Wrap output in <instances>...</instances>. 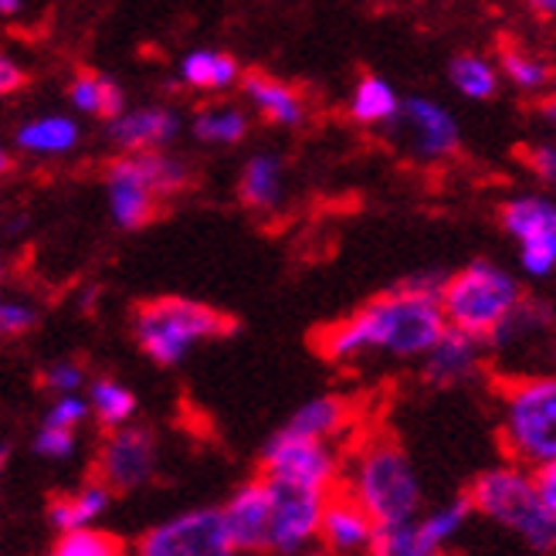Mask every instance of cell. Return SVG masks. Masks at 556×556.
I'll list each match as a JSON object with an SVG mask.
<instances>
[{"label": "cell", "mask_w": 556, "mask_h": 556, "mask_svg": "<svg viewBox=\"0 0 556 556\" xmlns=\"http://www.w3.org/2000/svg\"><path fill=\"white\" fill-rule=\"evenodd\" d=\"M441 556H448V553H441Z\"/></svg>", "instance_id": "obj_48"}, {"label": "cell", "mask_w": 556, "mask_h": 556, "mask_svg": "<svg viewBox=\"0 0 556 556\" xmlns=\"http://www.w3.org/2000/svg\"><path fill=\"white\" fill-rule=\"evenodd\" d=\"M14 143L24 153L35 156H65L81 143V129L72 116L65 113H48V116H35L17 126Z\"/></svg>", "instance_id": "obj_22"}, {"label": "cell", "mask_w": 556, "mask_h": 556, "mask_svg": "<svg viewBox=\"0 0 556 556\" xmlns=\"http://www.w3.org/2000/svg\"><path fill=\"white\" fill-rule=\"evenodd\" d=\"M24 86V72L14 59L0 54V96H14Z\"/></svg>", "instance_id": "obj_39"}, {"label": "cell", "mask_w": 556, "mask_h": 556, "mask_svg": "<svg viewBox=\"0 0 556 556\" xmlns=\"http://www.w3.org/2000/svg\"><path fill=\"white\" fill-rule=\"evenodd\" d=\"M271 489V526H268V553L271 556H302L319 543V522L329 492L302 489L289 482L268 479Z\"/></svg>", "instance_id": "obj_10"}, {"label": "cell", "mask_w": 556, "mask_h": 556, "mask_svg": "<svg viewBox=\"0 0 556 556\" xmlns=\"http://www.w3.org/2000/svg\"><path fill=\"white\" fill-rule=\"evenodd\" d=\"M105 198H109V214H113L116 228L139 231L150 225L156 214V204H160V193L147 174L143 156L123 153L113 166H109Z\"/></svg>", "instance_id": "obj_13"}, {"label": "cell", "mask_w": 556, "mask_h": 556, "mask_svg": "<svg viewBox=\"0 0 556 556\" xmlns=\"http://www.w3.org/2000/svg\"><path fill=\"white\" fill-rule=\"evenodd\" d=\"M0 278H4V265H0Z\"/></svg>", "instance_id": "obj_47"}, {"label": "cell", "mask_w": 556, "mask_h": 556, "mask_svg": "<svg viewBox=\"0 0 556 556\" xmlns=\"http://www.w3.org/2000/svg\"><path fill=\"white\" fill-rule=\"evenodd\" d=\"M190 129L207 147H235L252 129V119L238 105H207L204 113L193 116Z\"/></svg>", "instance_id": "obj_29"}, {"label": "cell", "mask_w": 556, "mask_h": 556, "mask_svg": "<svg viewBox=\"0 0 556 556\" xmlns=\"http://www.w3.org/2000/svg\"><path fill=\"white\" fill-rule=\"evenodd\" d=\"M89 414H92V410H89V401H81L78 394H65V397H54V401H51V407L45 410V421H41V425L75 431L81 421H86Z\"/></svg>", "instance_id": "obj_36"}, {"label": "cell", "mask_w": 556, "mask_h": 556, "mask_svg": "<svg viewBox=\"0 0 556 556\" xmlns=\"http://www.w3.org/2000/svg\"><path fill=\"white\" fill-rule=\"evenodd\" d=\"M401 92L394 89V81L391 78H383V75H359L356 78V86L350 92V102H346V116L356 123V126H391L394 116H397V109H401Z\"/></svg>", "instance_id": "obj_21"}, {"label": "cell", "mask_w": 556, "mask_h": 556, "mask_svg": "<svg viewBox=\"0 0 556 556\" xmlns=\"http://www.w3.org/2000/svg\"><path fill=\"white\" fill-rule=\"evenodd\" d=\"M448 271H417L401 286L374 295L356 313L316 332V350L337 367H359L374 359L414 364L448 329L441 313V286Z\"/></svg>", "instance_id": "obj_1"}, {"label": "cell", "mask_w": 556, "mask_h": 556, "mask_svg": "<svg viewBox=\"0 0 556 556\" xmlns=\"http://www.w3.org/2000/svg\"><path fill=\"white\" fill-rule=\"evenodd\" d=\"M241 89H244L248 105L271 126L299 129L305 119H309V105H305L302 92L282 78L265 75V72H248V75H241Z\"/></svg>", "instance_id": "obj_18"}, {"label": "cell", "mask_w": 556, "mask_h": 556, "mask_svg": "<svg viewBox=\"0 0 556 556\" xmlns=\"http://www.w3.org/2000/svg\"><path fill=\"white\" fill-rule=\"evenodd\" d=\"M353 425H356V404L350 397L319 394V397H309L305 404H299L282 428H289L295 434H305V438L337 444Z\"/></svg>", "instance_id": "obj_19"}, {"label": "cell", "mask_w": 556, "mask_h": 556, "mask_svg": "<svg viewBox=\"0 0 556 556\" xmlns=\"http://www.w3.org/2000/svg\"><path fill=\"white\" fill-rule=\"evenodd\" d=\"M262 476L302 489L337 492L343 479V452L332 441L278 428L262 448Z\"/></svg>", "instance_id": "obj_7"}, {"label": "cell", "mask_w": 556, "mask_h": 556, "mask_svg": "<svg viewBox=\"0 0 556 556\" xmlns=\"http://www.w3.org/2000/svg\"><path fill=\"white\" fill-rule=\"evenodd\" d=\"M448 81L452 89L468 102H489L503 92V72L489 59V54L462 51L448 62Z\"/></svg>", "instance_id": "obj_27"}, {"label": "cell", "mask_w": 556, "mask_h": 556, "mask_svg": "<svg viewBox=\"0 0 556 556\" xmlns=\"http://www.w3.org/2000/svg\"><path fill=\"white\" fill-rule=\"evenodd\" d=\"M109 498V485H102L99 479L86 482L75 492H65V495H54L51 506H48V519L59 533H72V530H81V526H96V519L105 513Z\"/></svg>", "instance_id": "obj_24"}, {"label": "cell", "mask_w": 556, "mask_h": 556, "mask_svg": "<svg viewBox=\"0 0 556 556\" xmlns=\"http://www.w3.org/2000/svg\"><path fill=\"white\" fill-rule=\"evenodd\" d=\"M11 170V153L4 150V147H0V177H4Z\"/></svg>", "instance_id": "obj_44"}, {"label": "cell", "mask_w": 556, "mask_h": 556, "mask_svg": "<svg viewBox=\"0 0 556 556\" xmlns=\"http://www.w3.org/2000/svg\"><path fill=\"white\" fill-rule=\"evenodd\" d=\"M526 170H530L540 184L556 190V139H543V143H533L522 150Z\"/></svg>", "instance_id": "obj_37"}, {"label": "cell", "mask_w": 556, "mask_h": 556, "mask_svg": "<svg viewBox=\"0 0 556 556\" xmlns=\"http://www.w3.org/2000/svg\"><path fill=\"white\" fill-rule=\"evenodd\" d=\"M498 225L516 241L519 271L549 278L556 271V201L546 193H516L498 207Z\"/></svg>", "instance_id": "obj_8"}, {"label": "cell", "mask_w": 556, "mask_h": 556, "mask_svg": "<svg viewBox=\"0 0 556 556\" xmlns=\"http://www.w3.org/2000/svg\"><path fill=\"white\" fill-rule=\"evenodd\" d=\"M549 343H553V359H556V323H553V340Z\"/></svg>", "instance_id": "obj_46"}, {"label": "cell", "mask_w": 556, "mask_h": 556, "mask_svg": "<svg viewBox=\"0 0 556 556\" xmlns=\"http://www.w3.org/2000/svg\"><path fill=\"white\" fill-rule=\"evenodd\" d=\"M302 556H332V553H326V549H319V546H313V549H305Z\"/></svg>", "instance_id": "obj_45"}, {"label": "cell", "mask_w": 556, "mask_h": 556, "mask_svg": "<svg viewBox=\"0 0 556 556\" xmlns=\"http://www.w3.org/2000/svg\"><path fill=\"white\" fill-rule=\"evenodd\" d=\"M35 455L38 458H48V462H65L75 455V431L68 428H51V425H41L35 431Z\"/></svg>", "instance_id": "obj_34"}, {"label": "cell", "mask_w": 556, "mask_h": 556, "mask_svg": "<svg viewBox=\"0 0 556 556\" xmlns=\"http://www.w3.org/2000/svg\"><path fill=\"white\" fill-rule=\"evenodd\" d=\"M156 471V438L143 425L113 428L102 441L96 458V479L109 485V492H132L147 485Z\"/></svg>", "instance_id": "obj_12"}, {"label": "cell", "mask_w": 556, "mask_h": 556, "mask_svg": "<svg viewBox=\"0 0 556 556\" xmlns=\"http://www.w3.org/2000/svg\"><path fill=\"white\" fill-rule=\"evenodd\" d=\"M498 72H503V81L522 96H543L553 81H556V68L546 54L522 48V45H503V54H498Z\"/></svg>", "instance_id": "obj_25"}, {"label": "cell", "mask_w": 556, "mask_h": 556, "mask_svg": "<svg viewBox=\"0 0 556 556\" xmlns=\"http://www.w3.org/2000/svg\"><path fill=\"white\" fill-rule=\"evenodd\" d=\"M24 11V0H0V21L4 17H17Z\"/></svg>", "instance_id": "obj_42"}, {"label": "cell", "mask_w": 556, "mask_h": 556, "mask_svg": "<svg viewBox=\"0 0 556 556\" xmlns=\"http://www.w3.org/2000/svg\"><path fill=\"white\" fill-rule=\"evenodd\" d=\"M238 326L228 313L193 299H150L132 316V337L156 367H177L193 346L231 337Z\"/></svg>", "instance_id": "obj_6"}, {"label": "cell", "mask_w": 556, "mask_h": 556, "mask_svg": "<svg viewBox=\"0 0 556 556\" xmlns=\"http://www.w3.org/2000/svg\"><path fill=\"white\" fill-rule=\"evenodd\" d=\"M8 465H11V444H0V479H4Z\"/></svg>", "instance_id": "obj_43"}, {"label": "cell", "mask_w": 556, "mask_h": 556, "mask_svg": "<svg viewBox=\"0 0 556 556\" xmlns=\"http://www.w3.org/2000/svg\"><path fill=\"white\" fill-rule=\"evenodd\" d=\"M498 444L509 462L543 468L556 462V370L509 374L495 387Z\"/></svg>", "instance_id": "obj_4"}, {"label": "cell", "mask_w": 556, "mask_h": 556, "mask_svg": "<svg viewBox=\"0 0 556 556\" xmlns=\"http://www.w3.org/2000/svg\"><path fill=\"white\" fill-rule=\"evenodd\" d=\"M367 556H441V553L421 536L414 519L404 526H387V530H380Z\"/></svg>", "instance_id": "obj_32"}, {"label": "cell", "mask_w": 556, "mask_h": 556, "mask_svg": "<svg viewBox=\"0 0 556 556\" xmlns=\"http://www.w3.org/2000/svg\"><path fill=\"white\" fill-rule=\"evenodd\" d=\"M540 116L556 129V81L543 92V102H540Z\"/></svg>", "instance_id": "obj_41"}, {"label": "cell", "mask_w": 556, "mask_h": 556, "mask_svg": "<svg viewBox=\"0 0 556 556\" xmlns=\"http://www.w3.org/2000/svg\"><path fill=\"white\" fill-rule=\"evenodd\" d=\"M465 495L476 516L506 530L533 556H556V516L546 509L530 468L509 458L489 465L471 479Z\"/></svg>", "instance_id": "obj_3"}, {"label": "cell", "mask_w": 556, "mask_h": 556, "mask_svg": "<svg viewBox=\"0 0 556 556\" xmlns=\"http://www.w3.org/2000/svg\"><path fill=\"white\" fill-rule=\"evenodd\" d=\"M533 479H536V489H540V495H543L546 509L556 516V462L536 468V471H533Z\"/></svg>", "instance_id": "obj_38"}, {"label": "cell", "mask_w": 556, "mask_h": 556, "mask_svg": "<svg viewBox=\"0 0 556 556\" xmlns=\"http://www.w3.org/2000/svg\"><path fill=\"white\" fill-rule=\"evenodd\" d=\"M526 11L543 17V21H556V0H522Z\"/></svg>", "instance_id": "obj_40"}, {"label": "cell", "mask_w": 556, "mask_h": 556, "mask_svg": "<svg viewBox=\"0 0 556 556\" xmlns=\"http://www.w3.org/2000/svg\"><path fill=\"white\" fill-rule=\"evenodd\" d=\"M184 119L180 113L166 105H143V109H123L116 119H109V139L123 153H143V150H166L180 136Z\"/></svg>", "instance_id": "obj_17"}, {"label": "cell", "mask_w": 556, "mask_h": 556, "mask_svg": "<svg viewBox=\"0 0 556 556\" xmlns=\"http://www.w3.org/2000/svg\"><path fill=\"white\" fill-rule=\"evenodd\" d=\"M38 326V309L31 302L14 299V295H0V340L24 337Z\"/></svg>", "instance_id": "obj_33"}, {"label": "cell", "mask_w": 556, "mask_h": 556, "mask_svg": "<svg viewBox=\"0 0 556 556\" xmlns=\"http://www.w3.org/2000/svg\"><path fill=\"white\" fill-rule=\"evenodd\" d=\"M377 533L380 526L353 495H346L343 489L329 492L319 522V543H316L319 549L332 556H367L374 549Z\"/></svg>", "instance_id": "obj_15"}, {"label": "cell", "mask_w": 556, "mask_h": 556, "mask_svg": "<svg viewBox=\"0 0 556 556\" xmlns=\"http://www.w3.org/2000/svg\"><path fill=\"white\" fill-rule=\"evenodd\" d=\"M89 410L96 414V421L102 428H109V431L123 428L132 421V414H136V394L113 377H99L89 387Z\"/></svg>", "instance_id": "obj_30"}, {"label": "cell", "mask_w": 556, "mask_h": 556, "mask_svg": "<svg viewBox=\"0 0 556 556\" xmlns=\"http://www.w3.org/2000/svg\"><path fill=\"white\" fill-rule=\"evenodd\" d=\"M340 489L364 506L380 530L414 522L425 513V485L410 455L387 434H364L343 455Z\"/></svg>", "instance_id": "obj_2"}, {"label": "cell", "mask_w": 556, "mask_h": 556, "mask_svg": "<svg viewBox=\"0 0 556 556\" xmlns=\"http://www.w3.org/2000/svg\"><path fill=\"white\" fill-rule=\"evenodd\" d=\"M68 102L78 109V113L105 119V123L116 119L126 109V96L119 89V81L102 72H78L68 81Z\"/></svg>", "instance_id": "obj_26"}, {"label": "cell", "mask_w": 556, "mask_h": 556, "mask_svg": "<svg viewBox=\"0 0 556 556\" xmlns=\"http://www.w3.org/2000/svg\"><path fill=\"white\" fill-rule=\"evenodd\" d=\"M489 367V346L485 340L468 337L458 329H444L441 340L425 353L421 359V377L425 383L438 387V391H452V387H465L479 380Z\"/></svg>", "instance_id": "obj_14"}, {"label": "cell", "mask_w": 556, "mask_h": 556, "mask_svg": "<svg viewBox=\"0 0 556 556\" xmlns=\"http://www.w3.org/2000/svg\"><path fill=\"white\" fill-rule=\"evenodd\" d=\"M526 299L519 278L492 258H476L448 271L441 286V313L444 323L476 340H489Z\"/></svg>", "instance_id": "obj_5"}, {"label": "cell", "mask_w": 556, "mask_h": 556, "mask_svg": "<svg viewBox=\"0 0 556 556\" xmlns=\"http://www.w3.org/2000/svg\"><path fill=\"white\" fill-rule=\"evenodd\" d=\"M139 556H238L220 509H193L156 522L139 540Z\"/></svg>", "instance_id": "obj_11"}, {"label": "cell", "mask_w": 556, "mask_h": 556, "mask_svg": "<svg viewBox=\"0 0 556 556\" xmlns=\"http://www.w3.org/2000/svg\"><path fill=\"white\" fill-rule=\"evenodd\" d=\"M238 198L252 211H275L286 201V160L278 153H255L248 156L241 180H238Z\"/></svg>", "instance_id": "obj_20"}, {"label": "cell", "mask_w": 556, "mask_h": 556, "mask_svg": "<svg viewBox=\"0 0 556 556\" xmlns=\"http://www.w3.org/2000/svg\"><path fill=\"white\" fill-rule=\"evenodd\" d=\"M471 519H476V509H471L468 495H455L448 503H441V506L417 516V530H421V536L438 553H448V546L468 530Z\"/></svg>", "instance_id": "obj_28"}, {"label": "cell", "mask_w": 556, "mask_h": 556, "mask_svg": "<svg viewBox=\"0 0 556 556\" xmlns=\"http://www.w3.org/2000/svg\"><path fill=\"white\" fill-rule=\"evenodd\" d=\"M387 129H391L394 143L417 163H444L462 147V126L455 113L431 96L401 99L397 116Z\"/></svg>", "instance_id": "obj_9"}, {"label": "cell", "mask_w": 556, "mask_h": 556, "mask_svg": "<svg viewBox=\"0 0 556 556\" xmlns=\"http://www.w3.org/2000/svg\"><path fill=\"white\" fill-rule=\"evenodd\" d=\"M177 75L190 89L225 92V89H231L241 81V65H238L235 54L220 51V48H193L180 59Z\"/></svg>", "instance_id": "obj_23"}, {"label": "cell", "mask_w": 556, "mask_h": 556, "mask_svg": "<svg viewBox=\"0 0 556 556\" xmlns=\"http://www.w3.org/2000/svg\"><path fill=\"white\" fill-rule=\"evenodd\" d=\"M48 556H126V543L99 526H81L54 540Z\"/></svg>", "instance_id": "obj_31"}, {"label": "cell", "mask_w": 556, "mask_h": 556, "mask_svg": "<svg viewBox=\"0 0 556 556\" xmlns=\"http://www.w3.org/2000/svg\"><path fill=\"white\" fill-rule=\"evenodd\" d=\"M220 519L238 553H268V526H271V489L268 479H248L238 485L228 503L220 506Z\"/></svg>", "instance_id": "obj_16"}, {"label": "cell", "mask_w": 556, "mask_h": 556, "mask_svg": "<svg viewBox=\"0 0 556 556\" xmlns=\"http://www.w3.org/2000/svg\"><path fill=\"white\" fill-rule=\"evenodd\" d=\"M41 383L54 397H65V394H78L81 387H86V367L75 364V359H59V364H51L41 377Z\"/></svg>", "instance_id": "obj_35"}]
</instances>
